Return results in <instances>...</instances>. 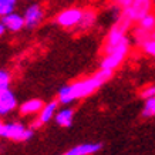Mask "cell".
Segmentation results:
<instances>
[{"label": "cell", "mask_w": 155, "mask_h": 155, "mask_svg": "<svg viewBox=\"0 0 155 155\" xmlns=\"http://www.w3.org/2000/svg\"><path fill=\"white\" fill-rule=\"evenodd\" d=\"M101 85H103V83L97 78L95 74L91 75V77H87V78H83V80L75 81V83H71L68 85H64V87H61L58 90V103L67 105V104H71L73 101L90 97Z\"/></svg>", "instance_id": "1"}, {"label": "cell", "mask_w": 155, "mask_h": 155, "mask_svg": "<svg viewBox=\"0 0 155 155\" xmlns=\"http://www.w3.org/2000/svg\"><path fill=\"white\" fill-rule=\"evenodd\" d=\"M132 23L134 21L128 17L127 14L121 12V14L118 16L117 21L113 24V27L110 28L107 37H105V43H104V47H103V54H105L108 50H111L113 47H115L117 44H120L124 38L127 37V33Z\"/></svg>", "instance_id": "2"}, {"label": "cell", "mask_w": 155, "mask_h": 155, "mask_svg": "<svg viewBox=\"0 0 155 155\" xmlns=\"http://www.w3.org/2000/svg\"><path fill=\"white\" fill-rule=\"evenodd\" d=\"M128 53H130V40L125 37L120 44H117L115 47L108 50L104 54V58L101 61V67L103 68H110V70H115L124 63V60L128 56Z\"/></svg>", "instance_id": "3"}, {"label": "cell", "mask_w": 155, "mask_h": 155, "mask_svg": "<svg viewBox=\"0 0 155 155\" xmlns=\"http://www.w3.org/2000/svg\"><path fill=\"white\" fill-rule=\"evenodd\" d=\"M2 137L14 142H23L33 137V130L24 127L20 122H7L3 127Z\"/></svg>", "instance_id": "4"}, {"label": "cell", "mask_w": 155, "mask_h": 155, "mask_svg": "<svg viewBox=\"0 0 155 155\" xmlns=\"http://www.w3.org/2000/svg\"><path fill=\"white\" fill-rule=\"evenodd\" d=\"M151 10H152V0H132L131 5L121 12L127 14L134 23L135 21L138 23L145 14L151 13Z\"/></svg>", "instance_id": "5"}, {"label": "cell", "mask_w": 155, "mask_h": 155, "mask_svg": "<svg viewBox=\"0 0 155 155\" xmlns=\"http://www.w3.org/2000/svg\"><path fill=\"white\" fill-rule=\"evenodd\" d=\"M81 16H83V10L81 9H78V7H68V9L63 10V12L57 14L56 23L64 28H73L78 26Z\"/></svg>", "instance_id": "6"}, {"label": "cell", "mask_w": 155, "mask_h": 155, "mask_svg": "<svg viewBox=\"0 0 155 155\" xmlns=\"http://www.w3.org/2000/svg\"><path fill=\"white\" fill-rule=\"evenodd\" d=\"M17 107V100L13 91L10 88H6L0 91V117H5L12 111H14Z\"/></svg>", "instance_id": "7"}, {"label": "cell", "mask_w": 155, "mask_h": 155, "mask_svg": "<svg viewBox=\"0 0 155 155\" xmlns=\"http://www.w3.org/2000/svg\"><path fill=\"white\" fill-rule=\"evenodd\" d=\"M57 105H58V101H50L48 104H44L41 111L38 113L37 120L33 122L31 128H38V127H41L43 124L50 121L57 113Z\"/></svg>", "instance_id": "8"}, {"label": "cell", "mask_w": 155, "mask_h": 155, "mask_svg": "<svg viewBox=\"0 0 155 155\" xmlns=\"http://www.w3.org/2000/svg\"><path fill=\"white\" fill-rule=\"evenodd\" d=\"M23 16H24V21H26V27H36L44 17V12H43L41 6L31 5L26 9Z\"/></svg>", "instance_id": "9"}, {"label": "cell", "mask_w": 155, "mask_h": 155, "mask_svg": "<svg viewBox=\"0 0 155 155\" xmlns=\"http://www.w3.org/2000/svg\"><path fill=\"white\" fill-rule=\"evenodd\" d=\"M2 21L5 23L6 28L9 31H20L21 28L26 26V21H24V16L21 14H17V13H10L7 16H3L2 17Z\"/></svg>", "instance_id": "10"}, {"label": "cell", "mask_w": 155, "mask_h": 155, "mask_svg": "<svg viewBox=\"0 0 155 155\" xmlns=\"http://www.w3.org/2000/svg\"><path fill=\"white\" fill-rule=\"evenodd\" d=\"M97 21V12L94 9H85L83 10V16H81V20L78 26H77V30L78 31H87L93 27Z\"/></svg>", "instance_id": "11"}, {"label": "cell", "mask_w": 155, "mask_h": 155, "mask_svg": "<svg viewBox=\"0 0 155 155\" xmlns=\"http://www.w3.org/2000/svg\"><path fill=\"white\" fill-rule=\"evenodd\" d=\"M43 105H44V103L38 98L27 100V101H24V103L20 105V114H21V115H33V114H38L41 111Z\"/></svg>", "instance_id": "12"}, {"label": "cell", "mask_w": 155, "mask_h": 155, "mask_svg": "<svg viewBox=\"0 0 155 155\" xmlns=\"http://www.w3.org/2000/svg\"><path fill=\"white\" fill-rule=\"evenodd\" d=\"M101 144H80V145L71 148L70 151H67V155H93L95 152H98L101 150Z\"/></svg>", "instance_id": "13"}, {"label": "cell", "mask_w": 155, "mask_h": 155, "mask_svg": "<svg viewBox=\"0 0 155 155\" xmlns=\"http://www.w3.org/2000/svg\"><path fill=\"white\" fill-rule=\"evenodd\" d=\"M73 118H74V111L71 108H63L60 111H57L56 115H54L56 122L63 128L70 127L73 124Z\"/></svg>", "instance_id": "14"}, {"label": "cell", "mask_w": 155, "mask_h": 155, "mask_svg": "<svg viewBox=\"0 0 155 155\" xmlns=\"http://www.w3.org/2000/svg\"><path fill=\"white\" fill-rule=\"evenodd\" d=\"M132 34H134V40H135V43L138 46H141L144 41H147L148 38H151V31L140 27V26H137V27L134 28V33Z\"/></svg>", "instance_id": "15"}, {"label": "cell", "mask_w": 155, "mask_h": 155, "mask_svg": "<svg viewBox=\"0 0 155 155\" xmlns=\"http://www.w3.org/2000/svg\"><path fill=\"white\" fill-rule=\"evenodd\" d=\"M138 26L142 28H145V30H148V31H152L155 28V13L151 12V13L145 14V16L138 21Z\"/></svg>", "instance_id": "16"}, {"label": "cell", "mask_w": 155, "mask_h": 155, "mask_svg": "<svg viewBox=\"0 0 155 155\" xmlns=\"http://www.w3.org/2000/svg\"><path fill=\"white\" fill-rule=\"evenodd\" d=\"M142 117L144 118L155 117V97L145 100V105H144V110H142Z\"/></svg>", "instance_id": "17"}, {"label": "cell", "mask_w": 155, "mask_h": 155, "mask_svg": "<svg viewBox=\"0 0 155 155\" xmlns=\"http://www.w3.org/2000/svg\"><path fill=\"white\" fill-rule=\"evenodd\" d=\"M17 0H0V17L13 13Z\"/></svg>", "instance_id": "18"}, {"label": "cell", "mask_w": 155, "mask_h": 155, "mask_svg": "<svg viewBox=\"0 0 155 155\" xmlns=\"http://www.w3.org/2000/svg\"><path fill=\"white\" fill-rule=\"evenodd\" d=\"M141 48H142V51L145 53V54H148V56H151V57H154L155 58V40L152 37L148 38L147 41L142 43Z\"/></svg>", "instance_id": "19"}, {"label": "cell", "mask_w": 155, "mask_h": 155, "mask_svg": "<svg viewBox=\"0 0 155 155\" xmlns=\"http://www.w3.org/2000/svg\"><path fill=\"white\" fill-rule=\"evenodd\" d=\"M10 81H12V75H10L9 71L0 70V91L9 88Z\"/></svg>", "instance_id": "20"}, {"label": "cell", "mask_w": 155, "mask_h": 155, "mask_svg": "<svg viewBox=\"0 0 155 155\" xmlns=\"http://www.w3.org/2000/svg\"><path fill=\"white\" fill-rule=\"evenodd\" d=\"M141 98L147 100V98H151V97H155V85H147L145 88L141 90Z\"/></svg>", "instance_id": "21"}, {"label": "cell", "mask_w": 155, "mask_h": 155, "mask_svg": "<svg viewBox=\"0 0 155 155\" xmlns=\"http://www.w3.org/2000/svg\"><path fill=\"white\" fill-rule=\"evenodd\" d=\"M114 3L120 7L121 10H124V9H127L128 6L132 3V0H114Z\"/></svg>", "instance_id": "22"}, {"label": "cell", "mask_w": 155, "mask_h": 155, "mask_svg": "<svg viewBox=\"0 0 155 155\" xmlns=\"http://www.w3.org/2000/svg\"><path fill=\"white\" fill-rule=\"evenodd\" d=\"M6 30H7V28H6L5 23H3V21L0 20V37H2V36H3V34L6 33Z\"/></svg>", "instance_id": "23"}, {"label": "cell", "mask_w": 155, "mask_h": 155, "mask_svg": "<svg viewBox=\"0 0 155 155\" xmlns=\"http://www.w3.org/2000/svg\"><path fill=\"white\" fill-rule=\"evenodd\" d=\"M151 37H152V38H154V40H155V28H154V30H152V31H151Z\"/></svg>", "instance_id": "24"}]
</instances>
